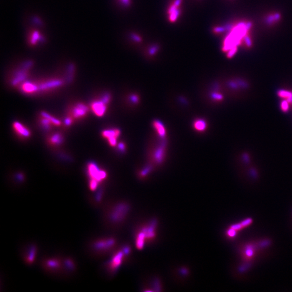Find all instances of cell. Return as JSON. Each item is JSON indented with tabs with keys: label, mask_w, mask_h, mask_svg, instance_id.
Returning <instances> with one entry per match:
<instances>
[{
	"label": "cell",
	"mask_w": 292,
	"mask_h": 292,
	"mask_svg": "<svg viewBox=\"0 0 292 292\" xmlns=\"http://www.w3.org/2000/svg\"><path fill=\"white\" fill-rule=\"evenodd\" d=\"M226 30V28L225 27H216L214 28L213 32L215 33H221L225 32Z\"/></svg>",
	"instance_id": "29"
},
{
	"label": "cell",
	"mask_w": 292,
	"mask_h": 292,
	"mask_svg": "<svg viewBox=\"0 0 292 292\" xmlns=\"http://www.w3.org/2000/svg\"><path fill=\"white\" fill-rule=\"evenodd\" d=\"M158 49V46L152 47L149 50V53L150 55H153L157 52Z\"/></svg>",
	"instance_id": "30"
},
{
	"label": "cell",
	"mask_w": 292,
	"mask_h": 292,
	"mask_svg": "<svg viewBox=\"0 0 292 292\" xmlns=\"http://www.w3.org/2000/svg\"><path fill=\"white\" fill-rule=\"evenodd\" d=\"M63 84L62 81L59 80H51L48 81L45 83L40 84L38 86L39 90H46L48 89H51L52 88H57L59 86H61Z\"/></svg>",
	"instance_id": "10"
},
{
	"label": "cell",
	"mask_w": 292,
	"mask_h": 292,
	"mask_svg": "<svg viewBox=\"0 0 292 292\" xmlns=\"http://www.w3.org/2000/svg\"><path fill=\"white\" fill-rule=\"evenodd\" d=\"M274 17L275 22H278L281 19V15L278 13H276L274 14Z\"/></svg>",
	"instance_id": "37"
},
{
	"label": "cell",
	"mask_w": 292,
	"mask_h": 292,
	"mask_svg": "<svg viewBox=\"0 0 292 292\" xmlns=\"http://www.w3.org/2000/svg\"><path fill=\"white\" fill-rule=\"evenodd\" d=\"M91 109L96 116L101 117L104 115L107 111V105L102 100L95 101L91 104Z\"/></svg>",
	"instance_id": "7"
},
{
	"label": "cell",
	"mask_w": 292,
	"mask_h": 292,
	"mask_svg": "<svg viewBox=\"0 0 292 292\" xmlns=\"http://www.w3.org/2000/svg\"><path fill=\"white\" fill-rule=\"evenodd\" d=\"M36 254V248L35 246H32L29 250L28 251V254L27 256V262L32 263L35 259Z\"/></svg>",
	"instance_id": "18"
},
{
	"label": "cell",
	"mask_w": 292,
	"mask_h": 292,
	"mask_svg": "<svg viewBox=\"0 0 292 292\" xmlns=\"http://www.w3.org/2000/svg\"><path fill=\"white\" fill-rule=\"evenodd\" d=\"M132 99L133 100V102H138V97L135 95L132 96Z\"/></svg>",
	"instance_id": "41"
},
{
	"label": "cell",
	"mask_w": 292,
	"mask_h": 292,
	"mask_svg": "<svg viewBox=\"0 0 292 292\" xmlns=\"http://www.w3.org/2000/svg\"><path fill=\"white\" fill-rule=\"evenodd\" d=\"M73 119L71 116H68L65 119V124L66 126H69L72 124Z\"/></svg>",
	"instance_id": "28"
},
{
	"label": "cell",
	"mask_w": 292,
	"mask_h": 292,
	"mask_svg": "<svg viewBox=\"0 0 292 292\" xmlns=\"http://www.w3.org/2000/svg\"><path fill=\"white\" fill-rule=\"evenodd\" d=\"M63 141V137L61 134L57 133L51 135L49 138V143L53 146L60 145Z\"/></svg>",
	"instance_id": "12"
},
{
	"label": "cell",
	"mask_w": 292,
	"mask_h": 292,
	"mask_svg": "<svg viewBox=\"0 0 292 292\" xmlns=\"http://www.w3.org/2000/svg\"><path fill=\"white\" fill-rule=\"evenodd\" d=\"M121 134L120 130L118 129L105 130L102 133V136L107 139L108 143L111 147H115L117 144V138Z\"/></svg>",
	"instance_id": "5"
},
{
	"label": "cell",
	"mask_w": 292,
	"mask_h": 292,
	"mask_svg": "<svg viewBox=\"0 0 292 292\" xmlns=\"http://www.w3.org/2000/svg\"><path fill=\"white\" fill-rule=\"evenodd\" d=\"M278 95L279 97L286 100L290 105L292 106V92L282 89L278 91Z\"/></svg>",
	"instance_id": "15"
},
{
	"label": "cell",
	"mask_w": 292,
	"mask_h": 292,
	"mask_svg": "<svg viewBox=\"0 0 292 292\" xmlns=\"http://www.w3.org/2000/svg\"><path fill=\"white\" fill-rule=\"evenodd\" d=\"M224 27L226 28V30L228 31V32L232 31V30L233 29V28H234V25L232 24H230V23L229 24H227Z\"/></svg>",
	"instance_id": "35"
},
{
	"label": "cell",
	"mask_w": 292,
	"mask_h": 292,
	"mask_svg": "<svg viewBox=\"0 0 292 292\" xmlns=\"http://www.w3.org/2000/svg\"><path fill=\"white\" fill-rule=\"evenodd\" d=\"M40 123L43 127L44 129L46 130H49L51 129V126L53 125V123L51 122V121L49 119H47L46 117H42L40 120Z\"/></svg>",
	"instance_id": "19"
},
{
	"label": "cell",
	"mask_w": 292,
	"mask_h": 292,
	"mask_svg": "<svg viewBox=\"0 0 292 292\" xmlns=\"http://www.w3.org/2000/svg\"><path fill=\"white\" fill-rule=\"evenodd\" d=\"M121 1L125 5L129 6L130 5V0H121Z\"/></svg>",
	"instance_id": "39"
},
{
	"label": "cell",
	"mask_w": 292,
	"mask_h": 292,
	"mask_svg": "<svg viewBox=\"0 0 292 292\" xmlns=\"http://www.w3.org/2000/svg\"><path fill=\"white\" fill-rule=\"evenodd\" d=\"M115 241L113 238L101 239L95 241L93 244V248L97 251H106L114 245Z\"/></svg>",
	"instance_id": "4"
},
{
	"label": "cell",
	"mask_w": 292,
	"mask_h": 292,
	"mask_svg": "<svg viewBox=\"0 0 292 292\" xmlns=\"http://www.w3.org/2000/svg\"><path fill=\"white\" fill-rule=\"evenodd\" d=\"M13 127L14 131L19 136L23 138H28L31 136V132L29 129L18 121L14 122Z\"/></svg>",
	"instance_id": "8"
},
{
	"label": "cell",
	"mask_w": 292,
	"mask_h": 292,
	"mask_svg": "<svg viewBox=\"0 0 292 292\" xmlns=\"http://www.w3.org/2000/svg\"><path fill=\"white\" fill-rule=\"evenodd\" d=\"M131 37L132 38V39L135 41V42H140L141 41L142 39L139 36L136 35V34H132L131 35Z\"/></svg>",
	"instance_id": "32"
},
{
	"label": "cell",
	"mask_w": 292,
	"mask_h": 292,
	"mask_svg": "<svg viewBox=\"0 0 292 292\" xmlns=\"http://www.w3.org/2000/svg\"><path fill=\"white\" fill-rule=\"evenodd\" d=\"M66 263V266L69 268L70 269H74V265L73 264L72 261H71L69 260H68L66 261L65 262Z\"/></svg>",
	"instance_id": "34"
},
{
	"label": "cell",
	"mask_w": 292,
	"mask_h": 292,
	"mask_svg": "<svg viewBox=\"0 0 292 292\" xmlns=\"http://www.w3.org/2000/svg\"><path fill=\"white\" fill-rule=\"evenodd\" d=\"M103 190H99V191L97 192L96 195V200L97 201H100L101 199L102 198V194H103Z\"/></svg>",
	"instance_id": "33"
},
{
	"label": "cell",
	"mask_w": 292,
	"mask_h": 292,
	"mask_svg": "<svg viewBox=\"0 0 292 292\" xmlns=\"http://www.w3.org/2000/svg\"><path fill=\"white\" fill-rule=\"evenodd\" d=\"M243 40H244V41L245 42L246 45L247 47H248V48L252 47V40H251L250 37V36H248V35H246L243 37Z\"/></svg>",
	"instance_id": "25"
},
{
	"label": "cell",
	"mask_w": 292,
	"mask_h": 292,
	"mask_svg": "<svg viewBox=\"0 0 292 292\" xmlns=\"http://www.w3.org/2000/svg\"><path fill=\"white\" fill-rule=\"evenodd\" d=\"M182 0H175V1H174V4H173V5H175L176 7H179V6L180 5H181V2H182Z\"/></svg>",
	"instance_id": "40"
},
{
	"label": "cell",
	"mask_w": 292,
	"mask_h": 292,
	"mask_svg": "<svg viewBox=\"0 0 292 292\" xmlns=\"http://www.w3.org/2000/svg\"><path fill=\"white\" fill-rule=\"evenodd\" d=\"M111 96L110 94H105L102 96V98H101V100H102L103 102H105L106 104H107V105H108L109 102H110V101H111Z\"/></svg>",
	"instance_id": "27"
},
{
	"label": "cell",
	"mask_w": 292,
	"mask_h": 292,
	"mask_svg": "<svg viewBox=\"0 0 292 292\" xmlns=\"http://www.w3.org/2000/svg\"><path fill=\"white\" fill-rule=\"evenodd\" d=\"M214 99L216 101H221L223 100V95L218 93H214L213 95Z\"/></svg>",
	"instance_id": "31"
},
{
	"label": "cell",
	"mask_w": 292,
	"mask_h": 292,
	"mask_svg": "<svg viewBox=\"0 0 292 292\" xmlns=\"http://www.w3.org/2000/svg\"><path fill=\"white\" fill-rule=\"evenodd\" d=\"M88 112V108L82 103H79L75 106L71 111L72 117L75 119H80L86 116Z\"/></svg>",
	"instance_id": "6"
},
{
	"label": "cell",
	"mask_w": 292,
	"mask_h": 292,
	"mask_svg": "<svg viewBox=\"0 0 292 292\" xmlns=\"http://www.w3.org/2000/svg\"><path fill=\"white\" fill-rule=\"evenodd\" d=\"M41 115L42 117H46L47 119H49L51 121V122L53 123V125H56V126H59L61 125V122L59 120L56 119L55 117H54L53 116H51L50 114H48L45 111H42L41 113Z\"/></svg>",
	"instance_id": "17"
},
{
	"label": "cell",
	"mask_w": 292,
	"mask_h": 292,
	"mask_svg": "<svg viewBox=\"0 0 292 292\" xmlns=\"http://www.w3.org/2000/svg\"><path fill=\"white\" fill-rule=\"evenodd\" d=\"M145 237H146L145 234L143 232L140 233L139 235H138V238L137 239V243H136L138 248L141 249L142 248L143 245H144V240Z\"/></svg>",
	"instance_id": "20"
},
{
	"label": "cell",
	"mask_w": 292,
	"mask_h": 292,
	"mask_svg": "<svg viewBox=\"0 0 292 292\" xmlns=\"http://www.w3.org/2000/svg\"><path fill=\"white\" fill-rule=\"evenodd\" d=\"M153 126L156 130L158 134L161 137H165L166 134V129L162 123L158 120H155L153 123Z\"/></svg>",
	"instance_id": "14"
},
{
	"label": "cell",
	"mask_w": 292,
	"mask_h": 292,
	"mask_svg": "<svg viewBox=\"0 0 292 292\" xmlns=\"http://www.w3.org/2000/svg\"><path fill=\"white\" fill-rule=\"evenodd\" d=\"M123 254L124 253L122 252H119L113 257L108 264V268L110 270L115 271L120 267L123 258Z\"/></svg>",
	"instance_id": "9"
},
{
	"label": "cell",
	"mask_w": 292,
	"mask_h": 292,
	"mask_svg": "<svg viewBox=\"0 0 292 292\" xmlns=\"http://www.w3.org/2000/svg\"><path fill=\"white\" fill-rule=\"evenodd\" d=\"M248 32L246 28V22L238 23L225 39L223 51H228L232 48L238 46L241 39L244 37Z\"/></svg>",
	"instance_id": "1"
},
{
	"label": "cell",
	"mask_w": 292,
	"mask_h": 292,
	"mask_svg": "<svg viewBox=\"0 0 292 292\" xmlns=\"http://www.w3.org/2000/svg\"><path fill=\"white\" fill-rule=\"evenodd\" d=\"M235 234H236V230L232 229V228H231L230 230H229L228 232V235L229 237H234L235 235Z\"/></svg>",
	"instance_id": "36"
},
{
	"label": "cell",
	"mask_w": 292,
	"mask_h": 292,
	"mask_svg": "<svg viewBox=\"0 0 292 292\" xmlns=\"http://www.w3.org/2000/svg\"><path fill=\"white\" fill-rule=\"evenodd\" d=\"M21 89L23 92L27 94H32L36 93L37 90H39L38 87L35 84L26 82L23 84L21 86Z\"/></svg>",
	"instance_id": "11"
},
{
	"label": "cell",
	"mask_w": 292,
	"mask_h": 292,
	"mask_svg": "<svg viewBox=\"0 0 292 292\" xmlns=\"http://www.w3.org/2000/svg\"><path fill=\"white\" fill-rule=\"evenodd\" d=\"M119 149L121 150V151H123V150H125V144H123V143H120V144H119Z\"/></svg>",
	"instance_id": "38"
},
{
	"label": "cell",
	"mask_w": 292,
	"mask_h": 292,
	"mask_svg": "<svg viewBox=\"0 0 292 292\" xmlns=\"http://www.w3.org/2000/svg\"><path fill=\"white\" fill-rule=\"evenodd\" d=\"M168 13L169 14V19L171 22H175L178 18L180 15V10L178 9V7H176L174 5H172L170 7Z\"/></svg>",
	"instance_id": "13"
},
{
	"label": "cell",
	"mask_w": 292,
	"mask_h": 292,
	"mask_svg": "<svg viewBox=\"0 0 292 292\" xmlns=\"http://www.w3.org/2000/svg\"><path fill=\"white\" fill-rule=\"evenodd\" d=\"M281 109L283 112H287L289 109V103L285 100L281 102Z\"/></svg>",
	"instance_id": "22"
},
{
	"label": "cell",
	"mask_w": 292,
	"mask_h": 292,
	"mask_svg": "<svg viewBox=\"0 0 292 292\" xmlns=\"http://www.w3.org/2000/svg\"><path fill=\"white\" fill-rule=\"evenodd\" d=\"M40 38V34L38 32H34L32 34V40H31V43L32 44H35L36 42H37V40Z\"/></svg>",
	"instance_id": "26"
},
{
	"label": "cell",
	"mask_w": 292,
	"mask_h": 292,
	"mask_svg": "<svg viewBox=\"0 0 292 292\" xmlns=\"http://www.w3.org/2000/svg\"><path fill=\"white\" fill-rule=\"evenodd\" d=\"M265 22L266 24H268V25H272L273 24V23L275 22V20H274V17L273 15H268L265 20Z\"/></svg>",
	"instance_id": "24"
},
{
	"label": "cell",
	"mask_w": 292,
	"mask_h": 292,
	"mask_svg": "<svg viewBox=\"0 0 292 292\" xmlns=\"http://www.w3.org/2000/svg\"><path fill=\"white\" fill-rule=\"evenodd\" d=\"M47 266L53 269H57L59 266V262L55 260H50L47 261Z\"/></svg>",
	"instance_id": "21"
},
{
	"label": "cell",
	"mask_w": 292,
	"mask_h": 292,
	"mask_svg": "<svg viewBox=\"0 0 292 292\" xmlns=\"http://www.w3.org/2000/svg\"><path fill=\"white\" fill-rule=\"evenodd\" d=\"M87 172L90 180L96 181L98 183L104 180L107 176L106 172L100 169L97 165L93 162L88 163Z\"/></svg>",
	"instance_id": "3"
},
{
	"label": "cell",
	"mask_w": 292,
	"mask_h": 292,
	"mask_svg": "<svg viewBox=\"0 0 292 292\" xmlns=\"http://www.w3.org/2000/svg\"><path fill=\"white\" fill-rule=\"evenodd\" d=\"M194 127L199 132H204L207 128V123L204 120H197L194 123Z\"/></svg>",
	"instance_id": "16"
},
{
	"label": "cell",
	"mask_w": 292,
	"mask_h": 292,
	"mask_svg": "<svg viewBox=\"0 0 292 292\" xmlns=\"http://www.w3.org/2000/svg\"><path fill=\"white\" fill-rule=\"evenodd\" d=\"M129 210V206L125 203H120L116 205L110 212L109 218L112 223L121 222L125 218Z\"/></svg>",
	"instance_id": "2"
},
{
	"label": "cell",
	"mask_w": 292,
	"mask_h": 292,
	"mask_svg": "<svg viewBox=\"0 0 292 292\" xmlns=\"http://www.w3.org/2000/svg\"><path fill=\"white\" fill-rule=\"evenodd\" d=\"M237 46L234 47L231 49L227 53V56L229 59H232V57L235 55V54L237 53Z\"/></svg>",
	"instance_id": "23"
}]
</instances>
